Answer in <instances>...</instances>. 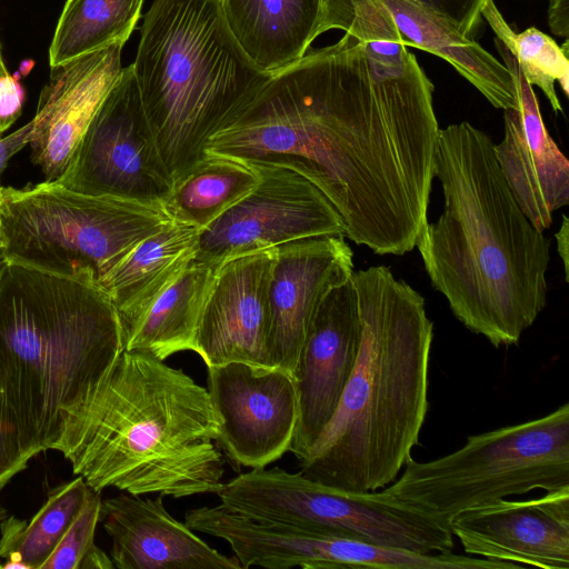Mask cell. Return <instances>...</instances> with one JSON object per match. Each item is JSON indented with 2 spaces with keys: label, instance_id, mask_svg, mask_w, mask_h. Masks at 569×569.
Listing matches in <instances>:
<instances>
[{
  "label": "cell",
  "instance_id": "cell-1",
  "mask_svg": "<svg viewBox=\"0 0 569 569\" xmlns=\"http://www.w3.org/2000/svg\"><path fill=\"white\" fill-rule=\"evenodd\" d=\"M432 93L397 27L378 22L271 74L206 152L300 173L347 238L402 256L428 221L440 130Z\"/></svg>",
  "mask_w": 569,
  "mask_h": 569
},
{
  "label": "cell",
  "instance_id": "cell-2",
  "mask_svg": "<svg viewBox=\"0 0 569 569\" xmlns=\"http://www.w3.org/2000/svg\"><path fill=\"white\" fill-rule=\"evenodd\" d=\"M493 146L468 121L439 130L443 210L416 247L453 316L499 348L518 345L546 307L550 240L519 207Z\"/></svg>",
  "mask_w": 569,
  "mask_h": 569
},
{
  "label": "cell",
  "instance_id": "cell-3",
  "mask_svg": "<svg viewBox=\"0 0 569 569\" xmlns=\"http://www.w3.org/2000/svg\"><path fill=\"white\" fill-rule=\"evenodd\" d=\"M361 340L337 410L300 460V472L356 492L393 482L429 408L433 323L423 297L386 266L355 271Z\"/></svg>",
  "mask_w": 569,
  "mask_h": 569
},
{
  "label": "cell",
  "instance_id": "cell-4",
  "mask_svg": "<svg viewBox=\"0 0 569 569\" xmlns=\"http://www.w3.org/2000/svg\"><path fill=\"white\" fill-rule=\"evenodd\" d=\"M124 350L99 284L8 261L0 273V386L31 459L60 451Z\"/></svg>",
  "mask_w": 569,
  "mask_h": 569
},
{
  "label": "cell",
  "instance_id": "cell-5",
  "mask_svg": "<svg viewBox=\"0 0 569 569\" xmlns=\"http://www.w3.org/2000/svg\"><path fill=\"white\" fill-rule=\"evenodd\" d=\"M220 428L206 388L148 352L123 350L60 452L98 491L216 493Z\"/></svg>",
  "mask_w": 569,
  "mask_h": 569
},
{
  "label": "cell",
  "instance_id": "cell-6",
  "mask_svg": "<svg viewBox=\"0 0 569 569\" xmlns=\"http://www.w3.org/2000/svg\"><path fill=\"white\" fill-rule=\"evenodd\" d=\"M131 64L142 107L172 181L206 156L271 74L232 38L219 0H154Z\"/></svg>",
  "mask_w": 569,
  "mask_h": 569
},
{
  "label": "cell",
  "instance_id": "cell-7",
  "mask_svg": "<svg viewBox=\"0 0 569 569\" xmlns=\"http://www.w3.org/2000/svg\"><path fill=\"white\" fill-rule=\"evenodd\" d=\"M172 220L161 204L72 191L56 180L0 191L8 261L103 283L146 238Z\"/></svg>",
  "mask_w": 569,
  "mask_h": 569
},
{
  "label": "cell",
  "instance_id": "cell-8",
  "mask_svg": "<svg viewBox=\"0 0 569 569\" xmlns=\"http://www.w3.org/2000/svg\"><path fill=\"white\" fill-rule=\"evenodd\" d=\"M569 487V403L467 438L427 462L412 458L385 491L447 522L459 512L535 489Z\"/></svg>",
  "mask_w": 569,
  "mask_h": 569
},
{
  "label": "cell",
  "instance_id": "cell-9",
  "mask_svg": "<svg viewBox=\"0 0 569 569\" xmlns=\"http://www.w3.org/2000/svg\"><path fill=\"white\" fill-rule=\"evenodd\" d=\"M220 505L246 517L320 536L349 538L416 553L450 552L449 523L382 491L332 488L279 467L222 482Z\"/></svg>",
  "mask_w": 569,
  "mask_h": 569
},
{
  "label": "cell",
  "instance_id": "cell-10",
  "mask_svg": "<svg viewBox=\"0 0 569 569\" xmlns=\"http://www.w3.org/2000/svg\"><path fill=\"white\" fill-rule=\"evenodd\" d=\"M91 196L161 204L172 178L146 117L132 66L122 68L56 180Z\"/></svg>",
  "mask_w": 569,
  "mask_h": 569
},
{
  "label": "cell",
  "instance_id": "cell-11",
  "mask_svg": "<svg viewBox=\"0 0 569 569\" xmlns=\"http://www.w3.org/2000/svg\"><path fill=\"white\" fill-rule=\"evenodd\" d=\"M250 164L259 173L258 183L200 230L193 261L219 266L302 238L346 234L339 212L307 178L286 167Z\"/></svg>",
  "mask_w": 569,
  "mask_h": 569
},
{
  "label": "cell",
  "instance_id": "cell-12",
  "mask_svg": "<svg viewBox=\"0 0 569 569\" xmlns=\"http://www.w3.org/2000/svg\"><path fill=\"white\" fill-rule=\"evenodd\" d=\"M207 373L221 422L216 445L231 461L266 468L290 450L299 415L291 373L242 362L210 366Z\"/></svg>",
  "mask_w": 569,
  "mask_h": 569
},
{
  "label": "cell",
  "instance_id": "cell-13",
  "mask_svg": "<svg viewBox=\"0 0 569 569\" xmlns=\"http://www.w3.org/2000/svg\"><path fill=\"white\" fill-rule=\"evenodd\" d=\"M360 340L361 319L351 277L319 305L292 373L299 415L289 451L299 461L308 456L333 417L355 368Z\"/></svg>",
  "mask_w": 569,
  "mask_h": 569
},
{
  "label": "cell",
  "instance_id": "cell-14",
  "mask_svg": "<svg viewBox=\"0 0 569 569\" xmlns=\"http://www.w3.org/2000/svg\"><path fill=\"white\" fill-rule=\"evenodd\" d=\"M273 259L274 248H269L218 266L196 338V353L207 367L242 362L274 368L269 343Z\"/></svg>",
  "mask_w": 569,
  "mask_h": 569
},
{
  "label": "cell",
  "instance_id": "cell-15",
  "mask_svg": "<svg viewBox=\"0 0 569 569\" xmlns=\"http://www.w3.org/2000/svg\"><path fill=\"white\" fill-rule=\"evenodd\" d=\"M515 88L517 106L503 110V138L493 152L519 207L539 230H547L553 212L569 202V161L549 134L538 99L516 57L495 38Z\"/></svg>",
  "mask_w": 569,
  "mask_h": 569
},
{
  "label": "cell",
  "instance_id": "cell-16",
  "mask_svg": "<svg viewBox=\"0 0 569 569\" xmlns=\"http://www.w3.org/2000/svg\"><path fill=\"white\" fill-rule=\"evenodd\" d=\"M448 523L470 556L569 569V487L527 500L498 499L459 512Z\"/></svg>",
  "mask_w": 569,
  "mask_h": 569
},
{
  "label": "cell",
  "instance_id": "cell-17",
  "mask_svg": "<svg viewBox=\"0 0 569 569\" xmlns=\"http://www.w3.org/2000/svg\"><path fill=\"white\" fill-rule=\"evenodd\" d=\"M355 272L345 236H317L274 247L269 283L270 355L293 373L309 323L325 297Z\"/></svg>",
  "mask_w": 569,
  "mask_h": 569
},
{
  "label": "cell",
  "instance_id": "cell-18",
  "mask_svg": "<svg viewBox=\"0 0 569 569\" xmlns=\"http://www.w3.org/2000/svg\"><path fill=\"white\" fill-rule=\"evenodd\" d=\"M124 44L101 50L51 68L30 120L31 159L47 181L67 169L94 113L117 81Z\"/></svg>",
  "mask_w": 569,
  "mask_h": 569
},
{
  "label": "cell",
  "instance_id": "cell-19",
  "mask_svg": "<svg viewBox=\"0 0 569 569\" xmlns=\"http://www.w3.org/2000/svg\"><path fill=\"white\" fill-rule=\"evenodd\" d=\"M163 495L143 499L121 492L102 500L100 520L111 538L118 569H240L236 557L220 553L163 505Z\"/></svg>",
  "mask_w": 569,
  "mask_h": 569
},
{
  "label": "cell",
  "instance_id": "cell-20",
  "mask_svg": "<svg viewBox=\"0 0 569 569\" xmlns=\"http://www.w3.org/2000/svg\"><path fill=\"white\" fill-rule=\"evenodd\" d=\"M224 22L246 57L273 74L299 61L327 29L323 0H219Z\"/></svg>",
  "mask_w": 569,
  "mask_h": 569
},
{
  "label": "cell",
  "instance_id": "cell-21",
  "mask_svg": "<svg viewBox=\"0 0 569 569\" xmlns=\"http://www.w3.org/2000/svg\"><path fill=\"white\" fill-rule=\"evenodd\" d=\"M380 1L407 47L425 50L449 62L495 108H516L508 68L475 39L465 37L450 20L412 0Z\"/></svg>",
  "mask_w": 569,
  "mask_h": 569
},
{
  "label": "cell",
  "instance_id": "cell-22",
  "mask_svg": "<svg viewBox=\"0 0 569 569\" xmlns=\"http://www.w3.org/2000/svg\"><path fill=\"white\" fill-rule=\"evenodd\" d=\"M200 229L171 221L142 240L109 274L103 289L129 328L192 261Z\"/></svg>",
  "mask_w": 569,
  "mask_h": 569
},
{
  "label": "cell",
  "instance_id": "cell-23",
  "mask_svg": "<svg viewBox=\"0 0 569 569\" xmlns=\"http://www.w3.org/2000/svg\"><path fill=\"white\" fill-rule=\"evenodd\" d=\"M217 268L192 260L122 331L124 350L148 352L164 361L177 352H196L198 327Z\"/></svg>",
  "mask_w": 569,
  "mask_h": 569
},
{
  "label": "cell",
  "instance_id": "cell-24",
  "mask_svg": "<svg viewBox=\"0 0 569 569\" xmlns=\"http://www.w3.org/2000/svg\"><path fill=\"white\" fill-rule=\"evenodd\" d=\"M259 173L237 158L206 152V156L172 181L162 203L174 222L207 228L258 183Z\"/></svg>",
  "mask_w": 569,
  "mask_h": 569
},
{
  "label": "cell",
  "instance_id": "cell-25",
  "mask_svg": "<svg viewBox=\"0 0 569 569\" xmlns=\"http://www.w3.org/2000/svg\"><path fill=\"white\" fill-rule=\"evenodd\" d=\"M89 489L79 476L52 488L30 521L7 516L0 522L4 569H41L81 510Z\"/></svg>",
  "mask_w": 569,
  "mask_h": 569
},
{
  "label": "cell",
  "instance_id": "cell-26",
  "mask_svg": "<svg viewBox=\"0 0 569 569\" xmlns=\"http://www.w3.org/2000/svg\"><path fill=\"white\" fill-rule=\"evenodd\" d=\"M143 0H67L49 47L50 68L113 43L124 44Z\"/></svg>",
  "mask_w": 569,
  "mask_h": 569
},
{
  "label": "cell",
  "instance_id": "cell-27",
  "mask_svg": "<svg viewBox=\"0 0 569 569\" xmlns=\"http://www.w3.org/2000/svg\"><path fill=\"white\" fill-rule=\"evenodd\" d=\"M482 18L489 23L496 38L516 57L526 80L540 88L555 112H562L555 83L569 94L568 39L559 46L550 36L535 27L516 32L505 20L493 0H486Z\"/></svg>",
  "mask_w": 569,
  "mask_h": 569
},
{
  "label": "cell",
  "instance_id": "cell-28",
  "mask_svg": "<svg viewBox=\"0 0 569 569\" xmlns=\"http://www.w3.org/2000/svg\"><path fill=\"white\" fill-rule=\"evenodd\" d=\"M101 502L100 491L90 487L81 510L41 569L114 568L111 558L94 543Z\"/></svg>",
  "mask_w": 569,
  "mask_h": 569
},
{
  "label": "cell",
  "instance_id": "cell-29",
  "mask_svg": "<svg viewBox=\"0 0 569 569\" xmlns=\"http://www.w3.org/2000/svg\"><path fill=\"white\" fill-rule=\"evenodd\" d=\"M29 460L18 422L0 386V490L27 468Z\"/></svg>",
  "mask_w": 569,
  "mask_h": 569
},
{
  "label": "cell",
  "instance_id": "cell-30",
  "mask_svg": "<svg viewBox=\"0 0 569 569\" xmlns=\"http://www.w3.org/2000/svg\"><path fill=\"white\" fill-rule=\"evenodd\" d=\"M450 20L467 38L473 39L482 20L486 0H412Z\"/></svg>",
  "mask_w": 569,
  "mask_h": 569
},
{
  "label": "cell",
  "instance_id": "cell-31",
  "mask_svg": "<svg viewBox=\"0 0 569 569\" xmlns=\"http://www.w3.org/2000/svg\"><path fill=\"white\" fill-rule=\"evenodd\" d=\"M26 100V91L16 76H0V133L19 118Z\"/></svg>",
  "mask_w": 569,
  "mask_h": 569
},
{
  "label": "cell",
  "instance_id": "cell-32",
  "mask_svg": "<svg viewBox=\"0 0 569 569\" xmlns=\"http://www.w3.org/2000/svg\"><path fill=\"white\" fill-rule=\"evenodd\" d=\"M31 132L32 123L29 121L14 132L0 139V173L7 167L11 157L30 142ZM1 188L2 187L0 186V191Z\"/></svg>",
  "mask_w": 569,
  "mask_h": 569
},
{
  "label": "cell",
  "instance_id": "cell-33",
  "mask_svg": "<svg viewBox=\"0 0 569 569\" xmlns=\"http://www.w3.org/2000/svg\"><path fill=\"white\" fill-rule=\"evenodd\" d=\"M568 237H569V223H568V218L563 214L562 223L556 233V240H557V251H558V254L561 258L562 263H563L566 281H568V272H569V269H568V263H569V261H568V254H569Z\"/></svg>",
  "mask_w": 569,
  "mask_h": 569
},
{
  "label": "cell",
  "instance_id": "cell-34",
  "mask_svg": "<svg viewBox=\"0 0 569 569\" xmlns=\"http://www.w3.org/2000/svg\"><path fill=\"white\" fill-rule=\"evenodd\" d=\"M327 7V29H338L348 9V0H323Z\"/></svg>",
  "mask_w": 569,
  "mask_h": 569
},
{
  "label": "cell",
  "instance_id": "cell-35",
  "mask_svg": "<svg viewBox=\"0 0 569 569\" xmlns=\"http://www.w3.org/2000/svg\"><path fill=\"white\" fill-rule=\"evenodd\" d=\"M7 73H9V71L4 63V59H3V54H2V46L0 43V76L7 74Z\"/></svg>",
  "mask_w": 569,
  "mask_h": 569
},
{
  "label": "cell",
  "instance_id": "cell-36",
  "mask_svg": "<svg viewBox=\"0 0 569 569\" xmlns=\"http://www.w3.org/2000/svg\"><path fill=\"white\" fill-rule=\"evenodd\" d=\"M7 263H8V260H7L2 249L0 248V273Z\"/></svg>",
  "mask_w": 569,
  "mask_h": 569
},
{
  "label": "cell",
  "instance_id": "cell-37",
  "mask_svg": "<svg viewBox=\"0 0 569 569\" xmlns=\"http://www.w3.org/2000/svg\"><path fill=\"white\" fill-rule=\"evenodd\" d=\"M7 517V510L0 505V522Z\"/></svg>",
  "mask_w": 569,
  "mask_h": 569
},
{
  "label": "cell",
  "instance_id": "cell-38",
  "mask_svg": "<svg viewBox=\"0 0 569 569\" xmlns=\"http://www.w3.org/2000/svg\"><path fill=\"white\" fill-rule=\"evenodd\" d=\"M562 1H569V0H549V3L562 2Z\"/></svg>",
  "mask_w": 569,
  "mask_h": 569
},
{
  "label": "cell",
  "instance_id": "cell-39",
  "mask_svg": "<svg viewBox=\"0 0 569 569\" xmlns=\"http://www.w3.org/2000/svg\"><path fill=\"white\" fill-rule=\"evenodd\" d=\"M0 568H2V565L0 563Z\"/></svg>",
  "mask_w": 569,
  "mask_h": 569
}]
</instances>
